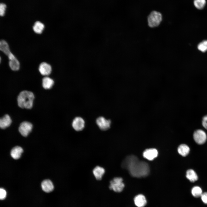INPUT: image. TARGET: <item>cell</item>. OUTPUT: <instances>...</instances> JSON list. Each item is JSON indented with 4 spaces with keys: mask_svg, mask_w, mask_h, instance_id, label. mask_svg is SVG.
Masks as SVG:
<instances>
[{
    "mask_svg": "<svg viewBox=\"0 0 207 207\" xmlns=\"http://www.w3.org/2000/svg\"><path fill=\"white\" fill-rule=\"evenodd\" d=\"M121 166L134 177L140 178L145 177L149 174L150 172L147 163L140 161L137 157L134 155L127 156L122 161Z\"/></svg>",
    "mask_w": 207,
    "mask_h": 207,
    "instance_id": "6da1fadb",
    "label": "cell"
},
{
    "mask_svg": "<svg viewBox=\"0 0 207 207\" xmlns=\"http://www.w3.org/2000/svg\"><path fill=\"white\" fill-rule=\"evenodd\" d=\"M34 99V96L32 92L27 91H22L17 98L18 105L22 108L30 109L32 106Z\"/></svg>",
    "mask_w": 207,
    "mask_h": 207,
    "instance_id": "7a4b0ae2",
    "label": "cell"
},
{
    "mask_svg": "<svg viewBox=\"0 0 207 207\" xmlns=\"http://www.w3.org/2000/svg\"><path fill=\"white\" fill-rule=\"evenodd\" d=\"M162 19L161 14L156 11H152L147 17L148 26L151 28H156L160 24Z\"/></svg>",
    "mask_w": 207,
    "mask_h": 207,
    "instance_id": "3957f363",
    "label": "cell"
},
{
    "mask_svg": "<svg viewBox=\"0 0 207 207\" xmlns=\"http://www.w3.org/2000/svg\"><path fill=\"white\" fill-rule=\"evenodd\" d=\"M124 185L121 178H114L110 182L109 189L116 192H120L123 190Z\"/></svg>",
    "mask_w": 207,
    "mask_h": 207,
    "instance_id": "277c9868",
    "label": "cell"
},
{
    "mask_svg": "<svg viewBox=\"0 0 207 207\" xmlns=\"http://www.w3.org/2000/svg\"><path fill=\"white\" fill-rule=\"evenodd\" d=\"M193 139L195 142L199 144H202L205 143L207 139L205 132L201 129L195 131L193 134Z\"/></svg>",
    "mask_w": 207,
    "mask_h": 207,
    "instance_id": "5b68a950",
    "label": "cell"
},
{
    "mask_svg": "<svg viewBox=\"0 0 207 207\" xmlns=\"http://www.w3.org/2000/svg\"><path fill=\"white\" fill-rule=\"evenodd\" d=\"M32 128V125L30 123L24 121L20 124L19 127V131L22 135L25 137L31 131Z\"/></svg>",
    "mask_w": 207,
    "mask_h": 207,
    "instance_id": "8992f818",
    "label": "cell"
},
{
    "mask_svg": "<svg viewBox=\"0 0 207 207\" xmlns=\"http://www.w3.org/2000/svg\"><path fill=\"white\" fill-rule=\"evenodd\" d=\"M96 122L99 129L103 131L108 129L110 127L111 123L110 120L106 119L102 116L97 118Z\"/></svg>",
    "mask_w": 207,
    "mask_h": 207,
    "instance_id": "52a82bcc",
    "label": "cell"
},
{
    "mask_svg": "<svg viewBox=\"0 0 207 207\" xmlns=\"http://www.w3.org/2000/svg\"><path fill=\"white\" fill-rule=\"evenodd\" d=\"M85 126V121L81 117H77L75 118L72 123V126L73 128L77 131L82 130L84 128Z\"/></svg>",
    "mask_w": 207,
    "mask_h": 207,
    "instance_id": "ba28073f",
    "label": "cell"
},
{
    "mask_svg": "<svg viewBox=\"0 0 207 207\" xmlns=\"http://www.w3.org/2000/svg\"><path fill=\"white\" fill-rule=\"evenodd\" d=\"M7 56L9 60V65L11 69L14 71L18 70L20 66L18 60L12 53Z\"/></svg>",
    "mask_w": 207,
    "mask_h": 207,
    "instance_id": "9c48e42d",
    "label": "cell"
},
{
    "mask_svg": "<svg viewBox=\"0 0 207 207\" xmlns=\"http://www.w3.org/2000/svg\"><path fill=\"white\" fill-rule=\"evenodd\" d=\"M158 155L157 150L154 148L147 149L143 153V156L148 160H152L157 157Z\"/></svg>",
    "mask_w": 207,
    "mask_h": 207,
    "instance_id": "30bf717a",
    "label": "cell"
},
{
    "mask_svg": "<svg viewBox=\"0 0 207 207\" xmlns=\"http://www.w3.org/2000/svg\"><path fill=\"white\" fill-rule=\"evenodd\" d=\"M39 69L40 73L44 76L49 75L51 71V66L45 62H43L40 64Z\"/></svg>",
    "mask_w": 207,
    "mask_h": 207,
    "instance_id": "8fae6325",
    "label": "cell"
},
{
    "mask_svg": "<svg viewBox=\"0 0 207 207\" xmlns=\"http://www.w3.org/2000/svg\"><path fill=\"white\" fill-rule=\"evenodd\" d=\"M134 201L135 205L137 207H143L147 204V200L145 196L139 194L136 196Z\"/></svg>",
    "mask_w": 207,
    "mask_h": 207,
    "instance_id": "7c38bea8",
    "label": "cell"
},
{
    "mask_svg": "<svg viewBox=\"0 0 207 207\" xmlns=\"http://www.w3.org/2000/svg\"><path fill=\"white\" fill-rule=\"evenodd\" d=\"M41 186L42 190L47 193L52 191L54 189V186L52 183L49 179L43 181L41 183Z\"/></svg>",
    "mask_w": 207,
    "mask_h": 207,
    "instance_id": "4fadbf2b",
    "label": "cell"
},
{
    "mask_svg": "<svg viewBox=\"0 0 207 207\" xmlns=\"http://www.w3.org/2000/svg\"><path fill=\"white\" fill-rule=\"evenodd\" d=\"M105 170L103 167L97 166L93 170V173L96 179L98 180L101 179L105 173Z\"/></svg>",
    "mask_w": 207,
    "mask_h": 207,
    "instance_id": "5bb4252c",
    "label": "cell"
},
{
    "mask_svg": "<svg viewBox=\"0 0 207 207\" xmlns=\"http://www.w3.org/2000/svg\"><path fill=\"white\" fill-rule=\"evenodd\" d=\"M12 123V120L10 116L6 114L0 119V127L2 129H5L9 126Z\"/></svg>",
    "mask_w": 207,
    "mask_h": 207,
    "instance_id": "9a60e30c",
    "label": "cell"
},
{
    "mask_svg": "<svg viewBox=\"0 0 207 207\" xmlns=\"http://www.w3.org/2000/svg\"><path fill=\"white\" fill-rule=\"evenodd\" d=\"M23 152V150L22 147L18 146H16L11 150V155L14 159H17L20 158Z\"/></svg>",
    "mask_w": 207,
    "mask_h": 207,
    "instance_id": "2e32d148",
    "label": "cell"
},
{
    "mask_svg": "<svg viewBox=\"0 0 207 207\" xmlns=\"http://www.w3.org/2000/svg\"><path fill=\"white\" fill-rule=\"evenodd\" d=\"M189 147L185 144H182L180 145L178 148V153L183 156H187L189 154Z\"/></svg>",
    "mask_w": 207,
    "mask_h": 207,
    "instance_id": "e0dca14e",
    "label": "cell"
},
{
    "mask_svg": "<svg viewBox=\"0 0 207 207\" xmlns=\"http://www.w3.org/2000/svg\"><path fill=\"white\" fill-rule=\"evenodd\" d=\"M54 83L53 79L48 77H44L42 80L43 87L45 89H50Z\"/></svg>",
    "mask_w": 207,
    "mask_h": 207,
    "instance_id": "ac0fdd59",
    "label": "cell"
},
{
    "mask_svg": "<svg viewBox=\"0 0 207 207\" xmlns=\"http://www.w3.org/2000/svg\"><path fill=\"white\" fill-rule=\"evenodd\" d=\"M0 50L8 56L11 52L9 49V45L5 40H2L0 42Z\"/></svg>",
    "mask_w": 207,
    "mask_h": 207,
    "instance_id": "d6986e66",
    "label": "cell"
},
{
    "mask_svg": "<svg viewBox=\"0 0 207 207\" xmlns=\"http://www.w3.org/2000/svg\"><path fill=\"white\" fill-rule=\"evenodd\" d=\"M186 177L191 182H194L198 179V176L196 173L193 170L191 169L187 171Z\"/></svg>",
    "mask_w": 207,
    "mask_h": 207,
    "instance_id": "ffe728a7",
    "label": "cell"
},
{
    "mask_svg": "<svg viewBox=\"0 0 207 207\" xmlns=\"http://www.w3.org/2000/svg\"><path fill=\"white\" fill-rule=\"evenodd\" d=\"M44 28V24L41 22L37 21L36 22L33 27L34 31L37 34H41Z\"/></svg>",
    "mask_w": 207,
    "mask_h": 207,
    "instance_id": "44dd1931",
    "label": "cell"
},
{
    "mask_svg": "<svg viewBox=\"0 0 207 207\" xmlns=\"http://www.w3.org/2000/svg\"><path fill=\"white\" fill-rule=\"evenodd\" d=\"M191 192L192 195L195 198L201 197L202 193L201 189L198 186L193 187L191 189Z\"/></svg>",
    "mask_w": 207,
    "mask_h": 207,
    "instance_id": "7402d4cb",
    "label": "cell"
},
{
    "mask_svg": "<svg viewBox=\"0 0 207 207\" xmlns=\"http://www.w3.org/2000/svg\"><path fill=\"white\" fill-rule=\"evenodd\" d=\"M206 2V0H194L193 3L197 9H201L205 7Z\"/></svg>",
    "mask_w": 207,
    "mask_h": 207,
    "instance_id": "603a6c76",
    "label": "cell"
},
{
    "mask_svg": "<svg viewBox=\"0 0 207 207\" xmlns=\"http://www.w3.org/2000/svg\"><path fill=\"white\" fill-rule=\"evenodd\" d=\"M6 6L4 3H1L0 4V15L1 16H3L5 14V12Z\"/></svg>",
    "mask_w": 207,
    "mask_h": 207,
    "instance_id": "cb8c5ba5",
    "label": "cell"
},
{
    "mask_svg": "<svg viewBox=\"0 0 207 207\" xmlns=\"http://www.w3.org/2000/svg\"><path fill=\"white\" fill-rule=\"evenodd\" d=\"M7 195V193L5 189L2 188L0 189V199L3 200L5 198Z\"/></svg>",
    "mask_w": 207,
    "mask_h": 207,
    "instance_id": "d4e9b609",
    "label": "cell"
},
{
    "mask_svg": "<svg viewBox=\"0 0 207 207\" xmlns=\"http://www.w3.org/2000/svg\"><path fill=\"white\" fill-rule=\"evenodd\" d=\"M198 48L200 51L203 52L207 50V49L202 42L198 45Z\"/></svg>",
    "mask_w": 207,
    "mask_h": 207,
    "instance_id": "484cf974",
    "label": "cell"
},
{
    "mask_svg": "<svg viewBox=\"0 0 207 207\" xmlns=\"http://www.w3.org/2000/svg\"><path fill=\"white\" fill-rule=\"evenodd\" d=\"M201 197L203 202L205 204H207V192L202 193Z\"/></svg>",
    "mask_w": 207,
    "mask_h": 207,
    "instance_id": "4316f807",
    "label": "cell"
},
{
    "mask_svg": "<svg viewBox=\"0 0 207 207\" xmlns=\"http://www.w3.org/2000/svg\"><path fill=\"white\" fill-rule=\"evenodd\" d=\"M202 123L204 128L207 129V115L203 117Z\"/></svg>",
    "mask_w": 207,
    "mask_h": 207,
    "instance_id": "83f0119b",
    "label": "cell"
},
{
    "mask_svg": "<svg viewBox=\"0 0 207 207\" xmlns=\"http://www.w3.org/2000/svg\"><path fill=\"white\" fill-rule=\"evenodd\" d=\"M205 45L206 48L207 49V40L204 41L202 42Z\"/></svg>",
    "mask_w": 207,
    "mask_h": 207,
    "instance_id": "f1b7e54d",
    "label": "cell"
}]
</instances>
